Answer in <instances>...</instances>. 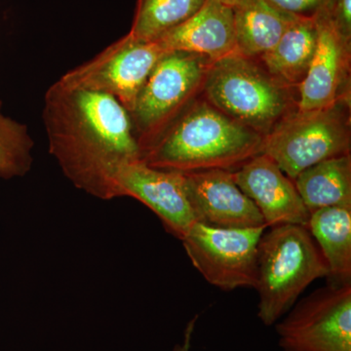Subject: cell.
<instances>
[{"label": "cell", "instance_id": "obj_24", "mask_svg": "<svg viewBox=\"0 0 351 351\" xmlns=\"http://www.w3.org/2000/svg\"><path fill=\"white\" fill-rule=\"evenodd\" d=\"M217 1L221 2V3L226 4L228 6H234L235 4L239 3L241 0H217Z\"/></svg>", "mask_w": 351, "mask_h": 351}, {"label": "cell", "instance_id": "obj_23", "mask_svg": "<svg viewBox=\"0 0 351 351\" xmlns=\"http://www.w3.org/2000/svg\"><path fill=\"white\" fill-rule=\"evenodd\" d=\"M198 315L191 318L186 325L184 332V339L181 343H177L173 351H191V341H193V332H195L196 322H197Z\"/></svg>", "mask_w": 351, "mask_h": 351}, {"label": "cell", "instance_id": "obj_3", "mask_svg": "<svg viewBox=\"0 0 351 351\" xmlns=\"http://www.w3.org/2000/svg\"><path fill=\"white\" fill-rule=\"evenodd\" d=\"M327 276V263L306 226L269 228L258 247V319L276 324L311 283Z\"/></svg>", "mask_w": 351, "mask_h": 351}, {"label": "cell", "instance_id": "obj_10", "mask_svg": "<svg viewBox=\"0 0 351 351\" xmlns=\"http://www.w3.org/2000/svg\"><path fill=\"white\" fill-rule=\"evenodd\" d=\"M166 52L157 41L138 40L127 34L60 82L112 95L131 112L141 89Z\"/></svg>", "mask_w": 351, "mask_h": 351}, {"label": "cell", "instance_id": "obj_17", "mask_svg": "<svg viewBox=\"0 0 351 351\" xmlns=\"http://www.w3.org/2000/svg\"><path fill=\"white\" fill-rule=\"evenodd\" d=\"M307 230L328 267V284H351V209L323 208L311 213Z\"/></svg>", "mask_w": 351, "mask_h": 351}, {"label": "cell", "instance_id": "obj_22", "mask_svg": "<svg viewBox=\"0 0 351 351\" xmlns=\"http://www.w3.org/2000/svg\"><path fill=\"white\" fill-rule=\"evenodd\" d=\"M328 17L339 36L351 43V0H334Z\"/></svg>", "mask_w": 351, "mask_h": 351}, {"label": "cell", "instance_id": "obj_2", "mask_svg": "<svg viewBox=\"0 0 351 351\" xmlns=\"http://www.w3.org/2000/svg\"><path fill=\"white\" fill-rule=\"evenodd\" d=\"M48 100L51 152L60 164L89 157L141 159L128 110L112 95L58 83Z\"/></svg>", "mask_w": 351, "mask_h": 351}, {"label": "cell", "instance_id": "obj_11", "mask_svg": "<svg viewBox=\"0 0 351 351\" xmlns=\"http://www.w3.org/2000/svg\"><path fill=\"white\" fill-rule=\"evenodd\" d=\"M196 221L219 228H267L255 203L240 189L233 171L182 173Z\"/></svg>", "mask_w": 351, "mask_h": 351}, {"label": "cell", "instance_id": "obj_9", "mask_svg": "<svg viewBox=\"0 0 351 351\" xmlns=\"http://www.w3.org/2000/svg\"><path fill=\"white\" fill-rule=\"evenodd\" d=\"M274 325L280 351H351V284L317 289Z\"/></svg>", "mask_w": 351, "mask_h": 351}, {"label": "cell", "instance_id": "obj_14", "mask_svg": "<svg viewBox=\"0 0 351 351\" xmlns=\"http://www.w3.org/2000/svg\"><path fill=\"white\" fill-rule=\"evenodd\" d=\"M156 41L165 51L193 53L217 61L235 53L232 8L205 0L195 15Z\"/></svg>", "mask_w": 351, "mask_h": 351}, {"label": "cell", "instance_id": "obj_20", "mask_svg": "<svg viewBox=\"0 0 351 351\" xmlns=\"http://www.w3.org/2000/svg\"><path fill=\"white\" fill-rule=\"evenodd\" d=\"M32 147L25 126L6 117L0 108V177L25 175L32 166Z\"/></svg>", "mask_w": 351, "mask_h": 351}, {"label": "cell", "instance_id": "obj_5", "mask_svg": "<svg viewBox=\"0 0 351 351\" xmlns=\"http://www.w3.org/2000/svg\"><path fill=\"white\" fill-rule=\"evenodd\" d=\"M350 99L330 107L289 113L263 138V154L294 181L302 171L350 154Z\"/></svg>", "mask_w": 351, "mask_h": 351}, {"label": "cell", "instance_id": "obj_16", "mask_svg": "<svg viewBox=\"0 0 351 351\" xmlns=\"http://www.w3.org/2000/svg\"><path fill=\"white\" fill-rule=\"evenodd\" d=\"M315 19L295 17L272 49L258 58L263 68L291 87H299L308 73L317 46Z\"/></svg>", "mask_w": 351, "mask_h": 351}, {"label": "cell", "instance_id": "obj_7", "mask_svg": "<svg viewBox=\"0 0 351 351\" xmlns=\"http://www.w3.org/2000/svg\"><path fill=\"white\" fill-rule=\"evenodd\" d=\"M207 57L168 51L141 89L130 112L140 130L141 152L203 86L210 64Z\"/></svg>", "mask_w": 351, "mask_h": 351}, {"label": "cell", "instance_id": "obj_15", "mask_svg": "<svg viewBox=\"0 0 351 351\" xmlns=\"http://www.w3.org/2000/svg\"><path fill=\"white\" fill-rule=\"evenodd\" d=\"M232 8L235 53L250 59L272 49L295 18L265 0H241Z\"/></svg>", "mask_w": 351, "mask_h": 351}, {"label": "cell", "instance_id": "obj_8", "mask_svg": "<svg viewBox=\"0 0 351 351\" xmlns=\"http://www.w3.org/2000/svg\"><path fill=\"white\" fill-rule=\"evenodd\" d=\"M265 228H219L196 221L181 241L208 283L223 291L256 289L258 247Z\"/></svg>", "mask_w": 351, "mask_h": 351}, {"label": "cell", "instance_id": "obj_18", "mask_svg": "<svg viewBox=\"0 0 351 351\" xmlns=\"http://www.w3.org/2000/svg\"><path fill=\"white\" fill-rule=\"evenodd\" d=\"M293 182L309 213L329 207L351 209L350 154L311 166Z\"/></svg>", "mask_w": 351, "mask_h": 351}, {"label": "cell", "instance_id": "obj_13", "mask_svg": "<svg viewBox=\"0 0 351 351\" xmlns=\"http://www.w3.org/2000/svg\"><path fill=\"white\" fill-rule=\"evenodd\" d=\"M233 177L240 189L262 214L267 228L282 225H308V210L304 206L294 182L265 154H258L239 169Z\"/></svg>", "mask_w": 351, "mask_h": 351}, {"label": "cell", "instance_id": "obj_6", "mask_svg": "<svg viewBox=\"0 0 351 351\" xmlns=\"http://www.w3.org/2000/svg\"><path fill=\"white\" fill-rule=\"evenodd\" d=\"M89 193L101 199L130 196L141 201L180 240L196 223L184 174L151 167L140 158L112 159L104 164L95 175Z\"/></svg>", "mask_w": 351, "mask_h": 351}, {"label": "cell", "instance_id": "obj_19", "mask_svg": "<svg viewBox=\"0 0 351 351\" xmlns=\"http://www.w3.org/2000/svg\"><path fill=\"white\" fill-rule=\"evenodd\" d=\"M205 0H138L129 36L156 41L195 15Z\"/></svg>", "mask_w": 351, "mask_h": 351}, {"label": "cell", "instance_id": "obj_12", "mask_svg": "<svg viewBox=\"0 0 351 351\" xmlns=\"http://www.w3.org/2000/svg\"><path fill=\"white\" fill-rule=\"evenodd\" d=\"M317 46L304 82L300 84L297 110L301 112L330 107L350 99L351 43L332 27L328 12L315 19Z\"/></svg>", "mask_w": 351, "mask_h": 351}, {"label": "cell", "instance_id": "obj_21", "mask_svg": "<svg viewBox=\"0 0 351 351\" xmlns=\"http://www.w3.org/2000/svg\"><path fill=\"white\" fill-rule=\"evenodd\" d=\"M265 1L289 15L316 19L320 14L330 10L334 0H265Z\"/></svg>", "mask_w": 351, "mask_h": 351}, {"label": "cell", "instance_id": "obj_4", "mask_svg": "<svg viewBox=\"0 0 351 351\" xmlns=\"http://www.w3.org/2000/svg\"><path fill=\"white\" fill-rule=\"evenodd\" d=\"M202 89L215 108L263 137L297 110L293 87L237 53L210 64Z\"/></svg>", "mask_w": 351, "mask_h": 351}, {"label": "cell", "instance_id": "obj_1", "mask_svg": "<svg viewBox=\"0 0 351 351\" xmlns=\"http://www.w3.org/2000/svg\"><path fill=\"white\" fill-rule=\"evenodd\" d=\"M263 138L205 100L189 106L141 152L157 169L181 173L210 169L235 171L263 154Z\"/></svg>", "mask_w": 351, "mask_h": 351}]
</instances>
